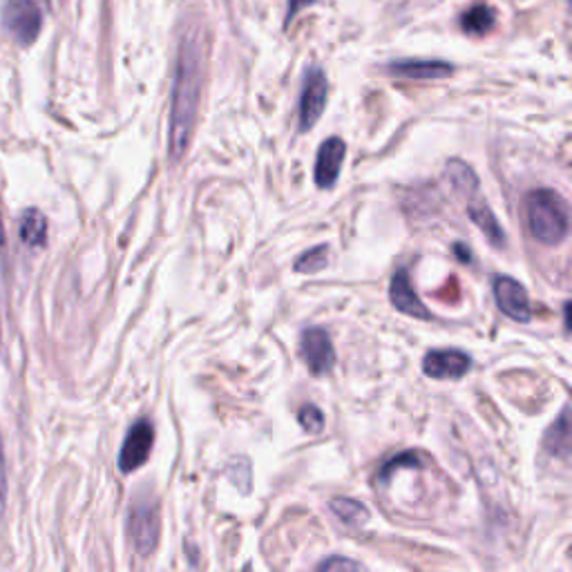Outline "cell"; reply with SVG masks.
I'll return each instance as SVG.
<instances>
[{
  "mask_svg": "<svg viewBox=\"0 0 572 572\" xmlns=\"http://www.w3.org/2000/svg\"><path fill=\"white\" fill-rule=\"evenodd\" d=\"M331 512L350 528H363L370 521V510L361 501L345 497L331 501Z\"/></svg>",
  "mask_w": 572,
  "mask_h": 572,
  "instance_id": "16",
  "label": "cell"
},
{
  "mask_svg": "<svg viewBox=\"0 0 572 572\" xmlns=\"http://www.w3.org/2000/svg\"><path fill=\"white\" fill-rule=\"evenodd\" d=\"M300 354L313 376H322V374L331 372V367L335 365V352L331 345V337L320 326H311V329L302 331Z\"/></svg>",
  "mask_w": 572,
  "mask_h": 572,
  "instance_id": "7",
  "label": "cell"
},
{
  "mask_svg": "<svg viewBox=\"0 0 572 572\" xmlns=\"http://www.w3.org/2000/svg\"><path fill=\"white\" fill-rule=\"evenodd\" d=\"M345 153H347L345 142L337 137H331L320 146L315 157V184L320 188H331L335 184Z\"/></svg>",
  "mask_w": 572,
  "mask_h": 572,
  "instance_id": "10",
  "label": "cell"
},
{
  "mask_svg": "<svg viewBox=\"0 0 572 572\" xmlns=\"http://www.w3.org/2000/svg\"><path fill=\"white\" fill-rule=\"evenodd\" d=\"M162 534V523H159V510L157 503L153 501H139L131 508L128 514V537L137 554L148 557L155 552Z\"/></svg>",
  "mask_w": 572,
  "mask_h": 572,
  "instance_id": "4",
  "label": "cell"
},
{
  "mask_svg": "<svg viewBox=\"0 0 572 572\" xmlns=\"http://www.w3.org/2000/svg\"><path fill=\"white\" fill-rule=\"evenodd\" d=\"M318 572H363V565L350 557H329L320 563Z\"/></svg>",
  "mask_w": 572,
  "mask_h": 572,
  "instance_id": "22",
  "label": "cell"
},
{
  "mask_svg": "<svg viewBox=\"0 0 572 572\" xmlns=\"http://www.w3.org/2000/svg\"><path fill=\"white\" fill-rule=\"evenodd\" d=\"M3 28L23 48L32 45L43 28V14L34 0H6Z\"/></svg>",
  "mask_w": 572,
  "mask_h": 572,
  "instance_id": "3",
  "label": "cell"
},
{
  "mask_svg": "<svg viewBox=\"0 0 572 572\" xmlns=\"http://www.w3.org/2000/svg\"><path fill=\"white\" fill-rule=\"evenodd\" d=\"M454 251L461 256V262H472V256H470V251H468V249H464L461 245H456V247H454Z\"/></svg>",
  "mask_w": 572,
  "mask_h": 572,
  "instance_id": "25",
  "label": "cell"
},
{
  "mask_svg": "<svg viewBox=\"0 0 572 572\" xmlns=\"http://www.w3.org/2000/svg\"><path fill=\"white\" fill-rule=\"evenodd\" d=\"M153 443H155V427L150 425V420L142 418L137 420L128 434H126V440L122 445V451H119V470L124 475H133L135 470H139L150 456V449H153Z\"/></svg>",
  "mask_w": 572,
  "mask_h": 572,
  "instance_id": "5",
  "label": "cell"
},
{
  "mask_svg": "<svg viewBox=\"0 0 572 572\" xmlns=\"http://www.w3.org/2000/svg\"><path fill=\"white\" fill-rule=\"evenodd\" d=\"M0 245H6V226H3V215H0Z\"/></svg>",
  "mask_w": 572,
  "mask_h": 572,
  "instance_id": "26",
  "label": "cell"
},
{
  "mask_svg": "<svg viewBox=\"0 0 572 572\" xmlns=\"http://www.w3.org/2000/svg\"><path fill=\"white\" fill-rule=\"evenodd\" d=\"M403 466H407V468H420L418 454H414V451H405V454L394 456L392 461H387V464L383 466V470H381V481H387V479H389L398 468H403Z\"/></svg>",
  "mask_w": 572,
  "mask_h": 572,
  "instance_id": "21",
  "label": "cell"
},
{
  "mask_svg": "<svg viewBox=\"0 0 572 572\" xmlns=\"http://www.w3.org/2000/svg\"><path fill=\"white\" fill-rule=\"evenodd\" d=\"M470 367L472 358L456 350L429 352L423 358V372L434 381H459L470 372Z\"/></svg>",
  "mask_w": 572,
  "mask_h": 572,
  "instance_id": "8",
  "label": "cell"
},
{
  "mask_svg": "<svg viewBox=\"0 0 572 572\" xmlns=\"http://www.w3.org/2000/svg\"><path fill=\"white\" fill-rule=\"evenodd\" d=\"M495 298L499 309L517 320V322H528L532 318V306H530V298L523 289V284H519L517 280L508 278V275H497L495 278Z\"/></svg>",
  "mask_w": 572,
  "mask_h": 572,
  "instance_id": "9",
  "label": "cell"
},
{
  "mask_svg": "<svg viewBox=\"0 0 572 572\" xmlns=\"http://www.w3.org/2000/svg\"><path fill=\"white\" fill-rule=\"evenodd\" d=\"M326 92H329V83L324 72L318 67L309 70L304 76L302 96H300V133L311 131L322 117V110L326 105Z\"/></svg>",
  "mask_w": 572,
  "mask_h": 572,
  "instance_id": "6",
  "label": "cell"
},
{
  "mask_svg": "<svg viewBox=\"0 0 572 572\" xmlns=\"http://www.w3.org/2000/svg\"><path fill=\"white\" fill-rule=\"evenodd\" d=\"M389 298H392V304L405 315H412V318H418V320H429L431 318L427 306L420 302V298L412 289V282H409V275H407L405 269H398L394 273L392 284H389Z\"/></svg>",
  "mask_w": 572,
  "mask_h": 572,
  "instance_id": "11",
  "label": "cell"
},
{
  "mask_svg": "<svg viewBox=\"0 0 572 572\" xmlns=\"http://www.w3.org/2000/svg\"><path fill=\"white\" fill-rule=\"evenodd\" d=\"M8 503V479H6V454H3V440H0V514H3Z\"/></svg>",
  "mask_w": 572,
  "mask_h": 572,
  "instance_id": "23",
  "label": "cell"
},
{
  "mask_svg": "<svg viewBox=\"0 0 572 572\" xmlns=\"http://www.w3.org/2000/svg\"><path fill=\"white\" fill-rule=\"evenodd\" d=\"M445 175H447L451 188H454L456 193H459V195L472 197V195L479 190V179H477L475 170H472L468 164L459 162V159H451V162L447 164Z\"/></svg>",
  "mask_w": 572,
  "mask_h": 572,
  "instance_id": "15",
  "label": "cell"
},
{
  "mask_svg": "<svg viewBox=\"0 0 572 572\" xmlns=\"http://www.w3.org/2000/svg\"><path fill=\"white\" fill-rule=\"evenodd\" d=\"M389 70L409 79H443L451 74V65L443 61H396Z\"/></svg>",
  "mask_w": 572,
  "mask_h": 572,
  "instance_id": "13",
  "label": "cell"
},
{
  "mask_svg": "<svg viewBox=\"0 0 572 572\" xmlns=\"http://www.w3.org/2000/svg\"><path fill=\"white\" fill-rule=\"evenodd\" d=\"M526 217L530 233L545 247H557L568 236V206L554 190L539 188L526 199Z\"/></svg>",
  "mask_w": 572,
  "mask_h": 572,
  "instance_id": "2",
  "label": "cell"
},
{
  "mask_svg": "<svg viewBox=\"0 0 572 572\" xmlns=\"http://www.w3.org/2000/svg\"><path fill=\"white\" fill-rule=\"evenodd\" d=\"M468 215H470V219L481 228L483 236L490 240L492 247H503V245H506L503 228H501L499 219L495 217L492 208H490L486 201H481V199H479V201H470Z\"/></svg>",
  "mask_w": 572,
  "mask_h": 572,
  "instance_id": "12",
  "label": "cell"
},
{
  "mask_svg": "<svg viewBox=\"0 0 572 572\" xmlns=\"http://www.w3.org/2000/svg\"><path fill=\"white\" fill-rule=\"evenodd\" d=\"M21 240L32 247V249H41L48 240V219L41 210L30 208L23 217H21Z\"/></svg>",
  "mask_w": 572,
  "mask_h": 572,
  "instance_id": "14",
  "label": "cell"
},
{
  "mask_svg": "<svg viewBox=\"0 0 572 572\" xmlns=\"http://www.w3.org/2000/svg\"><path fill=\"white\" fill-rule=\"evenodd\" d=\"M315 0H289V14H287V25L293 21V17L302 10V8H309L313 6Z\"/></svg>",
  "mask_w": 572,
  "mask_h": 572,
  "instance_id": "24",
  "label": "cell"
},
{
  "mask_svg": "<svg viewBox=\"0 0 572 572\" xmlns=\"http://www.w3.org/2000/svg\"><path fill=\"white\" fill-rule=\"evenodd\" d=\"M298 420L300 425L304 427L306 434H320L324 429V414L315 407V405H304L300 412H298Z\"/></svg>",
  "mask_w": 572,
  "mask_h": 572,
  "instance_id": "20",
  "label": "cell"
},
{
  "mask_svg": "<svg viewBox=\"0 0 572 572\" xmlns=\"http://www.w3.org/2000/svg\"><path fill=\"white\" fill-rule=\"evenodd\" d=\"M204 54L199 45V37L188 32L179 45L175 87H173V112H170V157L179 162L193 137L197 103L201 92V74H204Z\"/></svg>",
  "mask_w": 572,
  "mask_h": 572,
  "instance_id": "1",
  "label": "cell"
},
{
  "mask_svg": "<svg viewBox=\"0 0 572 572\" xmlns=\"http://www.w3.org/2000/svg\"><path fill=\"white\" fill-rule=\"evenodd\" d=\"M497 23V14L490 6L486 3H479L475 8H470L464 17H461V28L464 32L468 34H475V37H481V34H488Z\"/></svg>",
  "mask_w": 572,
  "mask_h": 572,
  "instance_id": "17",
  "label": "cell"
},
{
  "mask_svg": "<svg viewBox=\"0 0 572 572\" xmlns=\"http://www.w3.org/2000/svg\"><path fill=\"white\" fill-rule=\"evenodd\" d=\"M543 443H545L550 454L565 459V456H568V412H563L559 416V420L545 431V440Z\"/></svg>",
  "mask_w": 572,
  "mask_h": 572,
  "instance_id": "18",
  "label": "cell"
},
{
  "mask_svg": "<svg viewBox=\"0 0 572 572\" xmlns=\"http://www.w3.org/2000/svg\"><path fill=\"white\" fill-rule=\"evenodd\" d=\"M326 256H329L326 247H315V249H311V251H306L304 256L298 258L295 271L298 273H318L326 267Z\"/></svg>",
  "mask_w": 572,
  "mask_h": 572,
  "instance_id": "19",
  "label": "cell"
}]
</instances>
